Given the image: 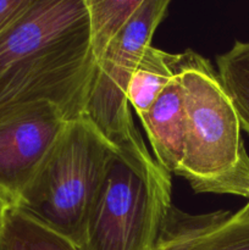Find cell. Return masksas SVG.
Returning <instances> with one entry per match:
<instances>
[{
    "instance_id": "6da1fadb",
    "label": "cell",
    "mask_w": 249,
    "mask_h": 250,
    "mask_svg": "<svg viewBox=\"0 0 249 250\" xmlns=\"http://www.w3.org/2000/svg\"><path fill=\"white\" fill-rule=\"evenodd\" d=\"M186 141L180 170L197 193L249 199V156L241 122L209 61L194 51L182 54Z\"/></svg>"
},
{
    "instance_id": "7a4b0ae2",
    "label": "cell",
    "mask_w": 249,
    "mask_h": 250,
    "mask_svg": "<svg viewBox=\"0 0 249 250\" xmlns=\"http://www.w3.org/2000/svg\"><path fill=\"white\" fill-rule=\"evenodd\" d=\"M171 207L170 173L112 148L88 216L84 250H154Z\"/></svg>"
},
{
    "instance_id": "3957f363",
    "label": "cell",
    "mask_w": 249,
    "mask_h": 250,
    "mask_svg": "<svg viewBox=\"0 0 249 250\" xmlns=\"http://www.w3.org/2000/svg\"><path fill=\"white\" fill-rule=\"evenodd\" d=\"M112 148L87 117L70 120L15 208L83 247Z\"/></svg>"
},
{
    "instance_id": "277c9868",
    "label": "cell",
    "mask_w": 249,
    "mask_h": 250,
    "mask_svg": "<svg viewBox=\"0 0 249 250\" xmlns=\"http://www.w3.org/2000/svg\"><path fill=\"white\" fill-rule=\"evenodd\" d=\"M170 2L171 0H144L112 37L95 63L83 116L119 150L150 155L134 127L127 89Z\"/></svg>"
},
{
    "instance_id": "5b68a950",
    "label": "cell",
    "mask_w": 249,
    "mask_h": 250,
    "mask_svg": "<svg viewBox=\"0 0 249 250\" xmlns=\"http://www.w3.org/2000/svg\"><path fill=\"white\" fill-rule=\"evenodd\" d=\"M70 120L51 103L0 119V189L16 205L62 136Z\"/></svg>"
},
{
    "instance_id": "8992f818",
    "label": "cell",
    "mask_w": 249,
    "mask_h": 250,
    "mask_svg": "<svg viewBox=\"0 0 249 250\" xmlns=\"http://www.w3.org/2000/svg\"><path fill=\"white\" fill-rule=\"evenodd\" d=\"M84 34L92 32L83 0H34L0 33V72Z\"/></svg>"
},
{
    "instance_id": "52a82bcc",
    "label": "cell",
    "mask_w": 249,
    "mask_h": 250,
    "mask_svg": "<svg viewBox=\"0 0 249 250\" xmlns=\"http://www.w3.org/2000/svg\"><path fill=\"white\" fill-rule=\"evenodd\" d=\"M154 250H249V221L227 211L186 214L172 205Z\"/></svg>"
},
{
    "instance_id": "ba28073f",
    "label": "cell",
    "mask_w": 249,
    "mask_h": 250,
    "mask_svg": "<svg viewBox=\"0 0 249 250\" xmlns=\"http://www.w3.org/2000/svg\"><path fill=\"white\" fill-rule=\"evenodd\" d=\"M138 117L151 144L156 163L168 173H177L185 153L187 122L180 73Z\"/></svg>"
},
{
    "instance_id": "9c48e42d",
    "label": "cell",
    "mask_w": 249,
    "mask_h": 250,
    "mask_svg": "<svg viewBox=\"0 0 249 250\" xmlns=\"http://www.w3.org/2000/svg\"><path fill=\"white\" fill-rule=\"evenodd\" d=\"M182 68V54L149 46L139 60L127 89L128 104L141 116Z\"/></svg>"
},
{
    "instance_id": "30bf717a",
    "label": "cell",
    "mask_w": 249,
    "mask_h": 250,
    "mask_svg": "<svg viewBox=\"0 0 249 250\" xmlns=\"http://www.w3.org/2000/svg\"><path fill=\"white\" fill-rule=\"evenodd\" d=\"M0 237L5 250H84L15 207L7 211Z\"/></svg>"
},
{
    "instance_id": "8fae6325",
    "label": "cell",
    "mask_w": 249,
    "mask_h": 250,
    "mask_svg": "<svg viewBox=\"0 0 249 250\" xmlns=\"http://www.w3.org/2000/svg\"><path fill=\"white\" fill-rule=\"evenodd\" d=\"M217 67L242 128L249 133V42H236L231 50L217 58Z\"/></svg>"
},
{
    "instance_id": "7c38bea8",
    "label": "cell",
    "mask_w": 249,
    "mask_h": 250,
    "mask_svg": "<svg viewBox=\"0 0 249 250\" xmlns=\"http://www.w3.org/2000/svg\"><path fill=\"white\" fill-rule=\"evenodd\" d=\"M144 0H83L87 7L92 32L95 62L131 15Z\"/></svg>"
},
{
    "instance_id": "4fadbf2b",
    "label": "cell",
    "mask_w": 249,
    "mask_h": 250,
    "mask_svg": "<svg viewBox=\"0 0 249 250\" xmlns=\"http://www.w3.org/2000/svg\"><path fill=\"white\" fill-rule=\"evenodd\" d=\"M33 1L34 0H0V33Z\"/></svg>"
},
{
    "instance_id": "5bb4252c",
    "label": "cell",
    "mask_w": 249,
    "mask_h": 250,
    "mask_svg": "<svg viewBox=\"0 0 249 250\" xmlns=\"http://www.w3.org/2000/svg\"><path fill=\"white\" fill-rule=\"evenodd\" d=\"M14 205L11 204L9 198L4 194L1 189H0V232H1L2 226H4L5 219H6L7 211L10 210V208H12Z\"/></svg>"
},
{
    "instance_id": "9a60e30c",
    "label": "cell",
    "mask_w": 249,
    "mask_h": 250,
    "mask_svg": "<svg viewBox=\"0 0 249 250\" xmlns=\"http://www.w3.org/2000/svg\"><path fill=\"white\" fill-rule=\"evenodd\" d=\"M234 215H236V216L238 217V219H242V220H246V221H249V202L247 203L246 207L242 208V209L239 210V211H237Z\"/></svg>"
},
{
    "instance_id": "2e32d148",
    "label": "cell",
    "mask_w": 249,
    "mask_h": 250,
    "mask_svg": "<svg viewBox=\"0 0 249 250\" xmlns=\"http://www.w3.org/2000/svg\"><path fill=\"white\" fill-rule=\"evenodd\" d=\"M0 250H5L4 246H2V242H1V237H0Z\"/></svg>"
}]
</instances>
